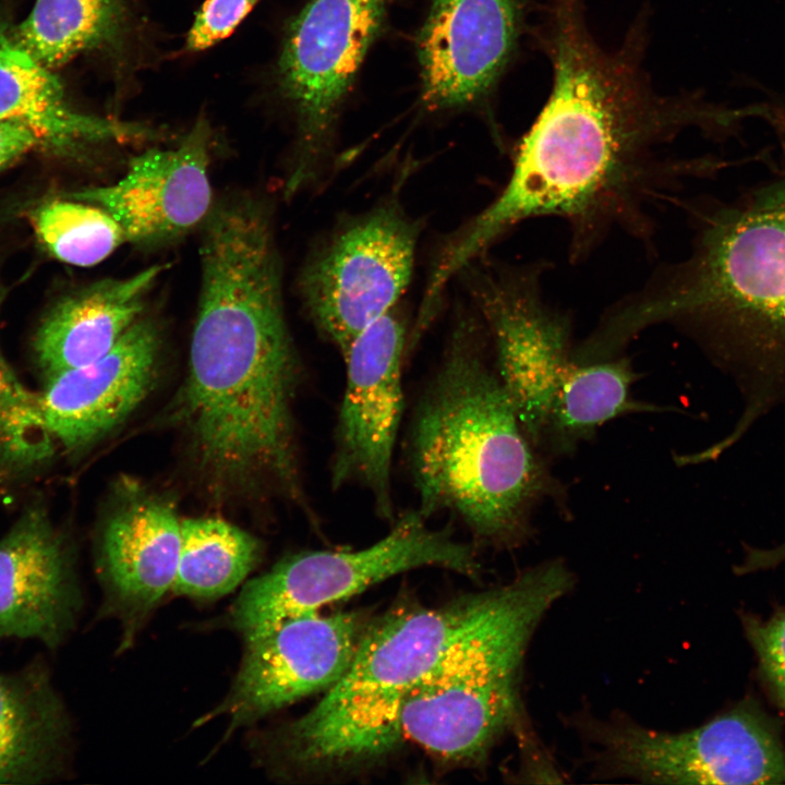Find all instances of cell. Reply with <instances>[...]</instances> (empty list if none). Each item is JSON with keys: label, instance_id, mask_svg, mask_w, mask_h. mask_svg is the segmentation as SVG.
Returning a JSON list of instances; mask_svg holds the SVG:
<instances>
[{"label": "cell", "instance_id": "29", "mask_svg": "<svg viewBox=\"0 0 785 785\" xmlns=\"http://www.w3.org/2000/svg\"><path fill=\"white\" fill-rule=\"evenodd\" d=\"M36 148H43V144L31 129L0 120V171Z\"/></svg>", "mask_w": 785, "mask_h": 785}, {"label": "cell", "instance_id": "2", "mask_svg": "<svg viewBox=\"0 0 785 785\" xmlns=\"http://www.w3.org/2000/svg\"><path fill=\"white\" fill-rule=\"evenodd\" d=\"M201 289L179 413L217 479L275 480L302 500L292 402L299 375L268 209L251 197L203 222Z\"/></svg>", "mask_w": 785, "mask_h": 785}, {"label": "cell", "instance_id": "8", "mask_svg": "<svg viewBox=\"0 0 785 785\" xmlns=\"http://www.w3.org/2000/svg\"><path fill=\"white\" fill-rule=\"evenodd\" d=\"M418 508L394 519L390 531L358 551H307L277 563L243 587L230 613L244 640L291 618L318 612L400 572L440 567L475 577L480 564L470 544L450 530L432 528Z\"/></svg>", "mask_w": 785, "mask_h": 785}, {"label": "cell", "instance_id": "21", "mask_svg": "<svg viewBox=\"0 0 785 785\" xmlns=\"http://www.w3.org/2000/svg\"><path fill=\"white\" fill-rule=\"evenodd\" d=\"M69 744V715L44 664L0 673V784L60 776Z\"/></svg>", "mask_w": 785, "mask_h": 785}, {"label": "cell", "instance_id": "5", "mask_svg": "<svg viewBox=\"0 0 785 785\" xmlns=\"http://www.w3.org/2000/svg\"><path fill=\"white\" fill-rule=\"evenodd\" d=\"M570 584L568 570L550 561L475 594L464 623L402 704L403 739L445 762L482 760L516 720L532 631Z\"/></svg>", "mask_w": 785, "mask_h": 785}, {"label": "cell", "instance_id": "14", "mask_svg": "<svg viewBox=\"0 0 785 785\" xmlns=\"http://www.w3.org/2000/svg\"><path fill=\"white\" fill-rule=\"evenodd\" d=\"M527 9L528 0H432L416 40L423 106L485 105L518 51Z\"/></svg>", "mask_w": 785, "mask_h": 785}, {"label": "cell", "instance_id": "12", "mask_svg": "<svg viewBox=\"0 0 785 785\" xmlns=\"http://www.w3.org/2000/svg\"><path fill=\"white\" fill-rule=\"evenodd\" d=\"M602 758L618 775L673 784H785V747L751 711L737 709L681 733L603 724Z\"/></svg>", "mask_w": 785, "mask_h": 785}, {"label": "cell", "instance_id": "10", "mask_svg": "<svg viewBox=\"0 0 785 785\" xmlns=\"http://www.w3.org/2000/svg\"><path fill=\"white\" fill-rule=\"evenodd\" d=\"M547 267L543 262L511 265L485 255L457 277L485 326L497 375L519 422L539 450L572 354L570 319L543 294Z\"/></svg>", "mask_w": 785, "mask_h": 785}, {"label": "cell", "instance_id": "3", "mask_svg": "<svg viewBox=\"0 0 785 785\" xmlns=\"http://www.w3.org/2000/svg\"><path fill=\"white\" fill-rule=\"evenodd\" d=\"M665 323L689 331L734 378L745 402L735 437L785 407V165L736 200L696 209L689 255L609 306L592 339L618 354Z\"/></svg>", "mask_w": 785, "mask_h": 785}, {"label": "cell", "instance_id": "7", "mask_svg": "<svg viewBox=\"0 0 785 785\" xmlns=\"http://www.w3.org/2000/svg\"><path fill=\"white\" fill-rule=\"evenodd\" d=\"M413 164L404 165L369 208L338 217L307 253L297 278L302 309L341 355L370 325L396 307L411 283L424 224L402 200Z\"/></svg>", "mask_w": 785, "mask_h": 785}, {"label": "cell", "instance_id": "16", "mask_svg": "<svg viewBox=\"0 0 785 785\" xmlns=\"http://www.w3.org/2000/svg\"><path fill=\"white\" fill-rule=\"evenodd\" d=\"M81 604L67 541L43 505L27 507L0 539V641L34 639L55 650Z\"/></svg>", "mask_w": 785, "mask_h": 785}, {"label": "cell", "instance_id": "18", "mask_svg": "<svg viewBox=\"0 0 785 785\" xmlns=\"http://www.w3.org/2000/svg\"><path fill=\"white\" fill-rule=\"evenodd\" d=\"M165 265L124 278H104L59 300L40 322L35 362L45 378L89 364L106 353L143 316L146 297Z\"/></svg>", "mask_w": 785, "mask_h": 785}, {"label": "cell", "instance_id": "23", "mask_svg": "<svg viewBox=\"0 0 785 785\" xmlns=\"http://www.w3.org/2000/svg\"><path fill=\"white\" fill-rule=\"evenodd\" d=\"M124 0H36L28 16L10 29L15 44L53 70L112 44L125 22Z\"/></svg>", "mask_w": 785, "mask_h": 785}, {"label": "cell", "instance_id": "27", "mask_svg": "<svg viewBox=\"0 0 785 785\" xmlns=\"http://www.w3.org/2000/svg\"><path fill=\"white\" fill-rule=\"evenodd\" d=\"M742 625L760 668L785 711V609L766 619L745 616Z\"/></svg>", "mask_w": 785, "mask_h": 785}, {"label": "cell", "instance_id": "20", "mask_svg": "<svg viewBox=\"0 0 785 785\" xmlns=\"http://www.w3.org/2000/svg\"><path fill=\"white\" fill-rule=\"evenodd\" d=\"M181 520L162 498L130 502L107 521L99 568L110 597L131 615L154 607L176 582Z\"/></svg>", "mask_w": 785, "mask_h": 785}, {"label": "cell", "instance_id": "24", "mask_svg": "<svg viewBox=\"0 0 785 785\" xmlns=\"http://www.w3.org/2000/svg\"><path fill=\"white\" fill-rule=\"evenodd\" d=\"M261 555L249 532L218 518L181 520V545L172 591L194 599H216L235 589Z\"/></svg>", "mask_w": 785, "mask_h": 785}, {"label": "cell", "instance_id": "17", "mask_svg": "<svg viewBox=\"0 0 785 785\" xmlns=\"http://www.w3.org/2000/svg\"><path fill=\"white\" fill-rule=\"evenodd\" d=\"M159 349L156 324L142 316L100 359L47 378L39 403L56 443L78 449L119 425L149 391Z\"/></svg>", "mask_w": 785, "mask_h": 785}, {"label": "cell", "instance_id": "22", "mask_svg": "<svg viewBox=\"0 0 785 785\" xmlns=\"http://www.w3.org/2000/svg\"><path fill=\"white\" fill-rule=\"evenodd\" d=\"M638 374L624 357L579 363L572 360L558 384L541 448L568 455L605 423L623 415L662 408L632 396Z\"/></svg>", "mask_w": 785, "mask_h": 785}, {"label": "cell", "instance_id": "1", "mask_svg": "<svg viewBox=\"0 0 785 785\" xmlns=\"http://www.w3.org/2000/svg\"><path fill=\"white\" fill-rule=\"evenodd\" d=\"M647 29L642 14L621 46L608 51L590 32L584 0H546L533 36L552 64L551 93L512 149L503 190L440 238L444 269L459 273L516 226L539 217L567 224L573 262L614 230L648 241L654 209L672 203L689 179L722 165L667 148L686 130L716 134L751 112L710 104L698 93H657L643 64Z\"/></svg>", "mask_w": 785, "mask_h": 785}, {"label": "cell", "instance_id": "19", "mask_svg": "<svg viewBox=\"0 0 785 785\" xmlns=\"http://www.w3.org/2000/svg\"><path fill=\"white\" fill-rule=\"evenodd\" d=\"M0 120L23 124L38 135L43 148L71 156L107 143L148 138L153 130L78 112L68 102L52 71L15 44L0 22Z\"/></svg>", "mask_w": 785, "mask_h": 785}, {"label": "cell", "instance_id": "13", "mask_svg": "<svg viewBox=\"0 0 785 785\" xmlns=\"http://www.w3.org/2000/svg\"><path fill=\"white\" fill-rule=\"evenodd\" d=\"M371 619L365 612L286 620L246 642L233 686L198 723L226 716L228 733L333 687L349 668Z\"/></svg>", "mask_w": 785, "mask_h": 785}, {"label": "cell", "instance_id": "4", "mask_svg": "<svg viewBox=\"0 0 785 785\" xmlns=\"http://www.w3.org/2000/svg\"><path fill=\"white\" fill-rule=\"evenodd\" d=\"M488 343L474 306L458 300L440 364L415 410L409 464L423 515L449 511L480 541L509 545L530 533L534 508L559 497L560 486L488 366Z\"/></svg>", "mask_w": 785, "mask_h": 785}, {"label": "cell", "instance_id": "6", "mask_svg": "<svg viewBox=\"0 0 785 785\" xmlns=\"http://www.w3.org/2000/svg\"><path fill=\"white\" fill-rule=\"evenodd\" d=\"M475 594L437 607L399 602L371 619L345 675L273 741L281 768L316 773L357 766L403 740L399 716L410 690L464 623Z\"/></svg>", "mask_w": 785, "mask_h": 785}, {"label": "cell", "instance_id": "28", "mask_svg": "<svg viewBox=\"0 0 785 785\" xmlns=\"http://www.w3.org/2000/svg\"><path fill=\"white\" fill-rule=\"evenodd\" d=\"M261 0H206L186 36L189 51H203L220 43L239 26Z\"/></svg>", "mask_w": 785, "mask_h": 785}, {"label": "cell", "instance_id": "9", "mask_svg": "<svg viewBox=\"0 0 785 785\" xmlns=\"http://www.w3.org/2000/svg\"><path fill=\"white\" fill-rule=\"evenodd\" d=\"M388 0H309L291 22L278 60L280 90L295 116L286 195L324 182L337 165L345 100L383 27Z\"/></svg>", "mask_w": 785, "mask_h": 785}, {"label": "cell", "instance_id": "26", "mask_svg": "<svg viewBox=\"0 0 785 785\" xmlns=\"http://www.w3.org/2000/svg\"><path fill=\"white\" fill-rule=\"evenodd\" d=\"M9 287L0 280V309ZM56 440L46 427L38 392L19 379L0 349V470H22L47 461Z\"/></svg>", "mask_w": 785, "mask_h": 785}, {"label": "cell", "instance_id": "15", "mask_svg": "<svg viewBox=\"0 0 785 785\" xmlns=\"http://www.w3.org/2000/svg\"><path fill=\"white\" fill-rule=\"evenodd\" d=\"M209 143L208 123L201 118L177 146L134 157L117 182L65 196L107 210L126 241L172 240L204 222L213 208Z\"/></svg>", "mask_w": 785, "mask_h": 785}, {"label": "cell", "instance_id": "25", "mask_svg": "<svg viewBox=\"0 0 785 785\" xmlns=\"http://www.w3.org/2000/svg\"><path fill=\"white\" fill-rule=\"evenodd\" d=\"M67 198L45 202L28 215L38 241L55 258L89 267L126 241L122 228L107 210Z\"/></svg>", "mask_w": 785, "mask_h": 785}, {"label": "cell", "instance_id": "11", "mask_svg": "<svg viewBox=\"0 0 785 785\" xmlns=\"http://www.w3.org/2000/svg\"><path fill=\"white\" fill-rule=\"evenodd\" d=\"M408 323L400 304L364 329L342 354L346 386L334 433L333 488L360 485L376 514L394 521L391 464L403 411Z\"/></svg>", "mask_w": 785, "mask_h": 785}]
</instances>
